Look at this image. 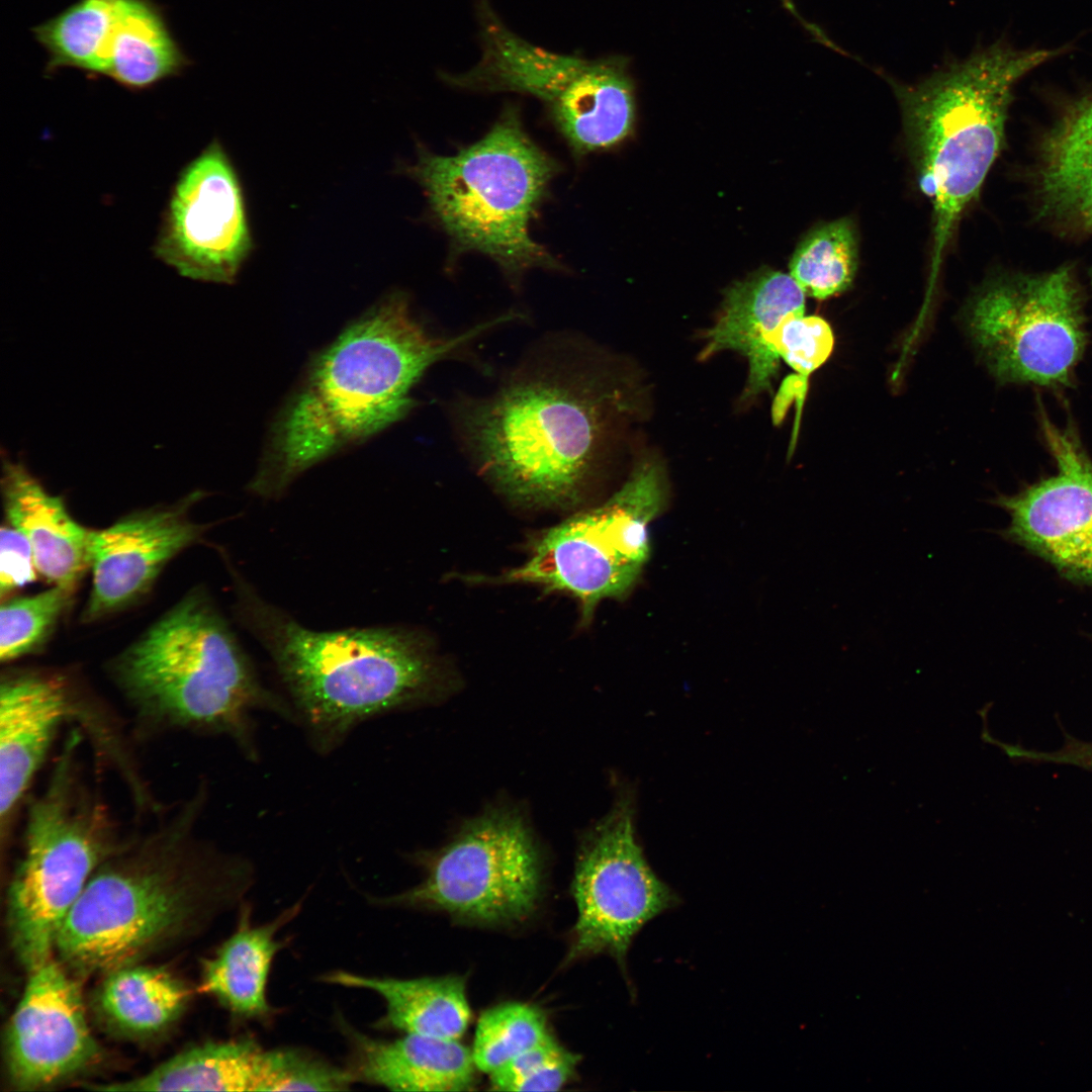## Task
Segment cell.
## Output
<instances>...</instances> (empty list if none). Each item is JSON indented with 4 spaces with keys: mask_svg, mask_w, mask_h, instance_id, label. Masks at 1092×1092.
I'll return each mask as SVG.
<instances>
[{
    "mask_svg": "<svg viewBox=\"0 0 1092 1092\" xmlns=\"http://www.w3.org/2000/svg\"><path fill=\"white\" fill-rule=\"evenodd\" d=\"M201 783L144 831L123 836L97 868L56 940L72 974H107L194 933L244 893L250 868L198 833Z\"/></svg>",
    "mask_w": 1092,
    "mask_h": 1092,
    "instance_id": "cell-1",
    "label": "cell"
},
{
    "mask_svg": "<svg viewBox=\"0 0 1092 1092\" xmlns=\"http://www.w3.org/2000/svg\"><path fill=\"white\" fill-rule=\"evenodd\" d=\"M504 322L505 314L436 337L403 293L387 296L314 361L276 422L250 491L278 497L313 465L401 420L415 406L412 387L431 365Z\"/></svg>",
    "mask_w": 1092,
    "mask_h": 1092,
    "instance_id": "cell-2",
    "label": "cell"
},
{
    "mask_svg": "<svg viewBox=\"0 0 1092 1092\" xmlns=\"http://www.w3.org/2000/svg\"><path fill=\"white\" fill-rule=\"evenodd\" d=\"M609 378L574 359L548 357L492 395L468 399L457 420L483 472L515 500L573 504L603 451L614 413L624 408Z\"/></svg>",
    "mask_w": 1092,
    "mask_h": 1092,
    "instance_id": "cell-3",
    "label": "cell"
},
{
    "mask_svg": "<svg viewBox=\"0 0 1092 1092\" xmlns=\"http://www.w3.org/2000/svg\"><path fill=\"white\" fill-rule=\"evenodd\" d=\"M234 578L240 622L269 654L320 748H333L369 718L445 696V672L417 633L382 626L313 630L239 573Z\"/></svg>",
    "mask_w": 1092,
    "mask_h": 1092,
    "instance_id": "cell-4",
    "label": "cell"
},
{
    "mask_svg": "<svg viewBox=\"0 0 1092 1092\" xmlns=\"http://www.w3.org/2000/svg\"><path fill=\"white\" fill-rule=\"evenodd\" d=\"M134 736L224 735L253 755L251 712L290 710L259 679L233 630L202 590L180 600L110 663Z\"/></svg>",
    "mask_w": 1092,
    "mask_h": 1092,
    "instance_id": "cell-5",
    "label": "cell"
},
{
    "mask_svg": "<svg viewBox=\"0 0 1092 1092\" xmlns=\"http://www.w3.org/2000/svg\"><path fill=\"white\" fill-rule=\"evenodd\" d=\"M1065 52L1016 50L1000 40L915 84L887 78L921 186L933 204L930 285L963 212L1000 152L1014 86Z\"/></svg>",
    "mask_w": 1092,
    "mask_h": 1092,
    "instance_id": "cell-6",
    "label": "cell"
},
{
    "mask_svg": "<svg viewBox=\"0 0 1092 1092\" xmlns=\"http://www.w3.org/2000/svg\"><path fill=\"white\" fill-rule=\"evenodd\" d=\"M559 170L527 134L519 107L510 103L474 144L446 156L420 147L405 172L422 187L453 251L489 257L517 284L530 269L562 268L530 233Z\"/></svg>",
    "mask_w": 1092,
    "mask_h": 1092,
    "instance_id": "cell-7",
    "label": "cell"
},
{
    "mask_svg": "<svg viewBox=\"0 0 1092 1092\" xmlns=\"http://www.w3.org/2000/svg\"><path fill=\"white\" fill-rule=\"evenodd\" d=\"M84 742L80 728L69 732L43 790L26 804L7 914L12 946L28 972L53 958L68 913L123 838L81 759Z\"/></svg>",
    "mask_w": 1092,
    "mask_h": 1092,
    "instance_id": "cell-8",
    "label": "cell"
},
{
    "mask_svg": "<svg viewBox=\"0 0 1092 1092\" xmlns=\"http://www.w3.org/2000/svg\"><path fill=\"white\" fill-rule=\"evenodd\" d=\"M420 859L424 880L381 903L443 911L467 923L502 925L527 919L542 895L541 849L526 817L508 805L484 810L446 845Z\"/></svg>",
    "mask_w": 1092,
    "mask_h": 1092,
    "instance_id": "cell-9",
    "label": "cell"
},
{
    "mask_svg": "<svg viewBox=\"0 0 1092 1092\" xmlns=\"http://www.w3.org/2000/svg\"><path fill=\"white\" fill-rule=\"evenodd\" d=\"M664 497L661 465L641 461L607 503L549 529L528 561L500 580L567 593L589 618L601 601L622 597L637 580L648 558V527Z\"/></svg>",
    "mask_w": 1092,
    "mask_h": 1092,
    "instance_id": "cell-10",
    "label": "cell"
},
{
    "mask_svg": "<svg viewBox=\"0 0 1092 1092\" xmlns=\"http://www.w3.org/2000/svg\"><path fill=\"white\" fill-rule=\"evenodd\" d=\"M971 336L1002 382L1072 385L1087 342L1079 287L1068 267L987 284L968 311Z\"/></svg>",
    "mask_w": 1092,
    "mask_h": 1092,
    "instance_id": "cell-11",
    "label": "cell"
},
{
    "mask_svg": "<svg viewBox=\"0 0 1092 1092\" xmlns=\"http://www.w3.org/2000/svg\"><path fill=\"white\" fill-rule=\"evenodd\" d=\"M634 801L622 793L605 817L582 836L572 894L577 919L566 962L626 957L643 926L678 904V897L647 862L635 834Z\"/></svg>",
    "mask_w": 1092,
    "mask_h": 1092,
    "instance_id": "cell-12",
    "label": "cell"
},
{
    "mask_svg": "<svg viewBox=\"0 0 1092 1092\" xmlns=\"http://www.w3.org/2000/svg\"><path fill=\"white\" fill-rule=\"evenodd\" d=\"M253 250L237 171L214 140L179 173L155 257L188 279L232 284Z\"/></svg>",
    "mask_w": 1092,
    "mask_h": 1092,
    "instance_id": "cell-13",
    "label": "cell"
},
{
    "mask_svg": "<svg viewBox=\"0 0 1092 1092\" xmlns=\"http://www.w3.org/2000/svg\"><path fill=\"white\" fill-rule=\"evenodd\" d=\"M1057 472L994 503L1010 516L1004 536L1055 566L1066 578L1092 584V459L1076 433L1040 413Z\"/></svg>",
    "mask_w": 1092,
    "mask_h": 1092,
    "instance_id": "cell-14",
    "label": "cell"
},
{
    "mask_svg": "<svg viewBox=\"0 0 1092 1092\" xmlns=\"http://www.w3.org/2000/svg\"><path fill=\"white\" fill-rule=\"evenodd\" d=\"M61 41L72 69L132 91L190 65L154 0H76L65 12Z\"/></svg>",
    "mask_w": 1092,
    "mask_h": 1092,
    "instance_id": "cell-15",
    "label": "cell"
},
{
    "mask_svg": "<svg viewBox=\"0 0 1092 1092\" xmlns=\"http://www.w3.org/2000/svg\"><path fill=\"white\" fill-rule=\"evenodd\" d=\"M99 1054L73 975L53 958L29 971L6 1033L11 1083L32 1090L87 1068Z\"/></svg>",
    "mask_w": 1092,
    "mask_h": 1092,
    "instance_id": "cell-16",
    "label": "cell"
},
{
    "mask_svg": "<svg viewBox=\"0 0 1092 1092\" xmlns=\"http://www.w3.org/2000/svg\"><path fill=\"white\" fill-rule=\"evenodd\" d=\"M102 712L77 695L71 680L55 671L9 670L0 682V835L11 828L34 777L64 724L98 728Z\"/></svg>",
    "mask_w": 1092,
    "mask_h": 1092,
    "instance_id": "cell-17",
    "label": "cell"
},
{
    "mask_svg": "<svg viewBox=\"0 0 1092 1092\" xmlns=\"http://www.w3.org/2000/svg\"><path fill=\"white\" fill-rule=\"evenodd\" d=\"M203 492L176 504L139 511L111 526L92 531V587L83 612L93 622L145 596L167 563L194 543L205 527L189 517Z\"/></svg>",
    "mask_w": 1092,
    "mask_h": 1092,
    "instance_id": "cell-18",
    "label": "cell"
},
{
    "mask_svg": "<svg viewBox=\"0 0 1092 1092\" xmlns=\"http://www.w3.org/2000/svg\"><path fill=\"white\" fill-rule=\"evenodd\" d=\"M805 296L790 274L778 271L735 283L726 292L718 321L705 335L701 358L724 350L738 352L749 366L743 398L770 391L780 364L770 335L787 316L805 313Z\"/></svg>",
    "mask_w": 1092,
    "mask_h": 1092,
    "instance_id": "cell-19",
    "label": "cell"
},
{
    "mask_svg": "<svg viewBox=\"0 0 1092 1092\" xmlns=\"http://www.w3.org/2000/svg\"><path fill=\"white\" fill-rule=\"evenodd\" d=\"M1 484L7 522L27 539L37 572L74 590L90 568L92 530L76 522L22 462L4 454Z\"/></svg>",
    "mask_w": 1092,
    "mask_h": 1092,
    "instance_id": "cell-20",
    "label": "cell"
},
{
    "mask_svg": "<svg viewBox=\"0 0 1092 1092\" xmlns=\"http://www.w3.org/2000/svg\"><path fill=\"white\" fill-rule=\"evenodd\" d=\"M341 1027L351 1045L350 1071L356 1080L394 1091L460 1092L475 1088L477 1068L472 1051L459 1039L404 1033L384 1040L346 1022Z\"/></svg>",
    "mask_w": 1092,
    "mask_h": 1092,
    "instance_id": "cell-21",
    "label": "cell"
},
{
    "mask_svg": "<svg viewBox=\"0 0 1092 1092\" xmlns=\"http://www.w3.org/2000/svg\"><path fill=\"white\" fill-rule=\"evenodd\" d=\"M477 15L481 58L465 73H442V80L453 87L517 92L548 104L586 62L579 56L553 53L523 39L505 25L488 0H478Z\"/></svg>",
    "mask_w": 1092,
    "mask_h": 1092,
    "instance_id": "cell-22",
    "label": "cell"
},
{
    "mask_svg": "<svg viewBox=\"0 0 1092 1092\" xmlns=\"http://www.w3.org/2000/svg\"><path fill=\"white\" fill-rule=\"evenodd\" d=\"M548 105L557 128L575 155L619 143L630 132L635 115L625 59L586 60Z\"/></svg>",
    "mask_w": 1092,
    "mask_h": 1092,
    "instance_id": "cell-23",
    "label": "cell"
},
{
    "mask_svg": "<svg viewBox=\"0 0 1092 1092\" xmlns=\"http://www.w3.org/2000/svg\"><path fill=\"white\" fill-rule=\"evenodd\" d=\"M299 907L292 906L262 925L252 923L249 908L242 910L236 931L202 963L200 991L214 997L237 1018H268L274 1012L267 998L269 973L284 946L276 934Z\"/></svg>",
    "mask_w": 1092,
    "mask_h": 1092,
    "instance_id": "cell-24",
    "label": "cell"
},
{
    "mask_svg": "<svg viewBox=\"0 0 1092 1092\" xmlns=\"http://www.w3.org/2000/svg\"><path fill=\"white\" fill-rule=\"evenodd\" d=\"M325 983L370 990L379 995L385 1012L378 1028L442 1039H460L471 1018L465 980L459 976L398 979L335 971Z\"/></svg>",
    "mask_w": 1092,
    "mask_h": 1092,
    "instance_id": "cell-25",
    "label": "cell"
},
{
    "mask_svg": "<svg viewBox=\"0 0 1092 1092\" xmlns=\"http://www.w3.org/2000/svg\"><path fill=\"white\" fill-rule=\"evenodd\" d=\"M271 1050L251 1037L208 1041L187 1049L147 1074L88 1087L100 1091H267Z\"/></svg>",
    "mask_w": 1092,
    "mask_h": 1092,
    "instance_id": "cell-26",
    "label": "cell"
},
{
    "mask_svg": "<svg viewBox=\"0 0 1092 1092\" xmlns=\"http://www.w3.org/2000/svg\"><path fill=\"white\" fill-rule=\"evenodd\" d=\"M1037 186L1046 214L1092 232V93L1072 104L1046 136Z\"/></svg>",
    "mask_w": 1092,
    "mask_h": 1092,
    "instance_id": "cell-27",
    "label": "cell"
},
{
    "mask_svg": "<svg viewBox=\"0 0 1092 1092\" xmlns=\"http://www.w3.org/2000/svg\"><path fill=\"white\" fill-rule=\"evenodd\" d=\"M189 996L183 982L168 971L133 964L105 974L96 1005L111 1029L128 1036H148L175 1022Z\"/></svg>",
    "mask_w": 1092,
    "mask_h": 1092,
    "instance_id": "cell-28",
    "label": "cell"
},
{
    "mask_svg": "<svg viewBox=\"0 0 1092 1092\" xmlns=\"http://www.w3.org/2000/svg\"><path fill=\"white\" fill-rule=\"evenodd\" d=\"M857 263L855 226L844 217L820 225L802 241L790 262V275L805 295L826 299L851 285Z\"/></svg>",
    "mask_w": 1092,
    "mask_h": 1092,
    "instance_id": "cell-29",
    "label": "cell"
},
{
    "mask_svg": "<svg viewBox=\"0 0 1092 1092\" xmlns=\"http://www.w3.org/2000/svg\"><path fill=\"white\" fill-rule=\"evenodd\" d=\"M550 1035L546 1019L536 1007L504 1003L479 1017L471 1049L473 1061L478 1071L490 1075Z\"/></svg>",
    "mask_w": 1092,
    "mask_h": 1092,
    "instance_id": "cell-30",
    "label": "cell"
},
{
    "mask_svg": "<svg viewBox=\"0 0 1092 1092\" xmlns=\"http://www.w3.org/2000/svg\"><path fill=\"white\" fill-rule=\"evenodd\" d=\"M73 589L53 585L8 600L0 611V659L9 662L39 649L70 604Z\"/></svg>",
    "mask_w": 1092,
    "mask_h": 1092,
    "instance_id": "cell-31",
    "label": "cell"
},
{
    "mask_svg": "<svg viewBox=\"0 0 1092 1092\" xmlns=\"http://www.w3.org/2000/svg\"><path fill=\"white\" fill-rule=\"evenodd\" d=\"M579 1056L563 1048L551 1034L489 1075L497 1091H558L575 1074Z\"/></svg>",
    "mask_w": 1092,
    "mask_h": 1092,
    "instance_id": "cell-32",
    "label": "cell"
},
{
    "mask_svg": "<svg viewBox=\"0 0 1092 1092\" xmlns=\"http://www.w3.org/2000/svg\"><path fill=\"white\" fill-rule=\"evenodd\" d=\"M769 345L805 380L830 356L833 332L828 323L817 315L792 314L784 318L771 333Z\"/></svg>",
    "mask_w": 1092,
    "mask_h": 1092,
    "instance_id": "cell-33",
    "label": "cell"
},
{
    "mask_svg": "<svg viewBox=\"0 0 1092 1092\" xmlns=\"http://www.w3.org/2000/svg\"><path fill=\"white\" fill-rule=\"evenodd\" d=\"M37 569L31 547L25 536L10 526L0 532V593L1 597L32 582Z\"/></svg>",
    "mask_w": 1092,
    "mask_h": 1092,
    "instance_id": "cell-34",
    "label": "cell"
},
{
    "mask_svg": "<svg viewBox=\"0 0 1092 1092\" xmlns=\"http://www.w3.org/2000/svg\"><path fill=\"white\" fill-rule=\"evenodd\" d=\"M981 738L987 743L998 746L1010 758L1066 763L1092 771V742L1081 741L1069 736L1060 749L1046 752L1026 749L1020 745L1001 742L992 737L986 727L983 729Z\"/></svg>",
    "mask_w": 1092,
    "mask_h": 1092,
    "instance_id": "cell-35",
    "label": "cell"
},
{
    "mask_svg": "<svg viewBox=\"0 0 1092 1092\" xmlns=\"http://www.w3.org/2000/svg\"><path fill=\"white\" fill-rule=\"evenodd\" d=\"M1091 284H1092V272H1091Z\"/></svg>",
    "mask_w": 1092,
    "mask_h": 1092,
    "instance_id": "cell-36",
    "label": "cell"
}]
</instances>
